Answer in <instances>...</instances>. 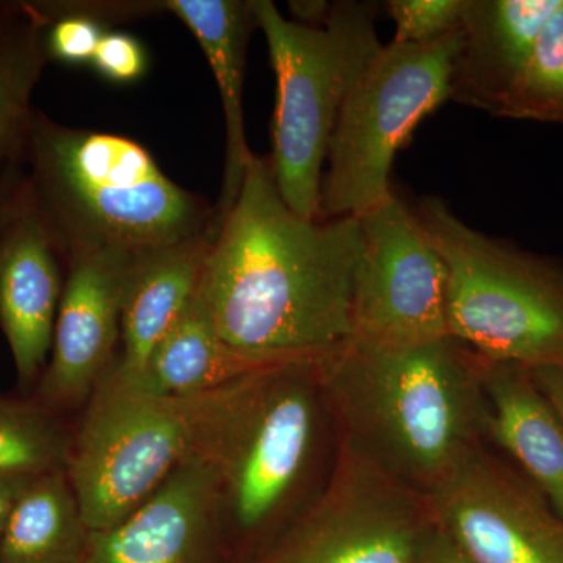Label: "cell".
I'll return each instance as SVG.
<instances>
[{
    "label": "cell",
    "mask_w": 563,
    "mask_h": 563,
    "mask_svg": "<svg viewBox=\"0 0 563 563\" xmlns=\"http://www.w3.org/2000/svg\"><path fill=\"white\" fill-rule=\"evenodd\" d=\"M221 514L217 474L190 454L135 512L90 532L84 563H207Z\"/></svg>",
    "instance_id": "4fadbf2b"
},
{
    "label": "cell",
    "mask_w": 563,
    "mask_h": 563,
    "mask_svg": "<svg viewBox=\"0 0 563 563\" xmlns=\"http://www.w3.org/2000/svg\"><path fill=\"white\" fill-rule=\"evenodd\" d=\"M90 529L66 470L40 474L18 499L2 537L0 563H84Z\"/></svg>",
    "instance_id": "ffe728a7"
},
{
    "label": "cell",
    "mask_w": 563,
    "mask_h": 563,
    "mask_svg": "<svg viewBox=\"0 0 563 563\" xmlns=\"http://www.w3.org/2000/svg\"><path fill=\"white\" fill-rule=\"evenodd\" d=\"M466 0H390L385 5L395 22L393 43H435L461 31Z\"/></svg>",
    "instance_id": "d4e9b609"
},
{
    "label": "cell",
    "mask_w": 563,
    "mask_h": 563,
    "mask_svg": "<svg viewBox=\"0 0 563 563\" xmlns=\"http://www.w3.org/2000/svg\"><path fill=\"white\" fill-rule=\"evenodd\" d=\"M33 477L35 476H25V474H0V537L9 523L18 499L32 483Z\"/></svg>",
    "instance_id": "83f0119b"
},
{
    "label": "cell",
    "mask_w": 563,
    "mask_h": 563,
    "mask_svg": "<svg viewBox=\"0 0 563 563\" xmlns=\"http://www.w3.org/2000/svg\"><path fill=\"white\" fill-rule=\"evenodd\" d=\"M166 11L184 22L209 62L220 90L225 122L224 174L214 203L211 233L220 232L243 187L254 157L244 129L243 85L247 43L257 27L252 0H165Z\"/></svg>",
    "instance_id": "e0dca14e"
},
{
    "label": "cell",
    "mask_w": 563,
    "mask_h": 563,
    "mask_svg": "<svg viewBox=\"0 0 563 563\" xmlns=\"http://www.w3.org/2000/svg\"><path fill=\"white\" fill-rule=\"evenodd\" d=\"M462 29V27H461ZM462 32L421 46L384 44L352 88L329 143L320 220L361 218L391 198L396 154L451 99Z\"/></svg>",
    "instance_id": "52a82bcc"
},
{
    "label": "cell",
    "mask_w": 563,
    "mask_h": 563,
    "mask_svg": "<svg viewBox=\"0 0 563 563\" xmlns=\"http://www.w3.org/2000/svg\"><path fill=\"white\" fill-rule=\"evenodd\" d=\"M277 77L274 184L295 213L320 220L322 168L347 96L383 49L374 2L340 0L320 27L287 20L269 0H252Z\"/></svg>",
    "instance_id": "5b68a950"
},
{
    "label": "cell",
    "mask_w": 563,
    "mask_h": 563,
    "mask_svg": "<svg viewBox=\"0 0 563 563\" xmlns=\"http://www.w3.org/2000/svg\"><path fill=\"white\" fill-rule=\"evenodd\" d=\"M562 0H466L451 99L503 117Z\"/></svg>",
    "instance_id": "9a60e30c"
},
{
    "label": "cell",
    "mask_w": 563,
    "mask_h": 563,
    "mask_svg": "<svg viewBox=\"0 0 563 563\" xmlns=\"http://www.w3.org/2000/svg\"><path fill=\"white\" fill-rule=\"evenodd\" d=\"M73 440L40 401L0 393V474L40 476L66 470Z\"/></svg>",
    "instance_id": "7402d4cb"
},
{
    "label": "cell",
    "mask_w": 563,
    "mask_h": 563,
    "mask_svg": "<svg viewBox=\"0 0 563 563\" xmlns=\"http://www.w3.org/2000/svg\"><path fill=\"white\" fill-rule=\"evenodd\" d=\"M43 22L27 2L0 9V163L21 157L33 110V91L44 66Z\"/></svg>",
    "instance_id": "44dd1931"
},
{
    "label": "cell",
    "mask_w": 563,
    "mask_h": 563,
    "mask_svg": "<svg viewBox=\"0 0 563 563\" xmlns=\"http://www.w3.org/2000/svg\"><path fill=\"white\" fill-rule=\"evenodd\" d=\"M448 269V332L487 362L563 357V268L476 231L440 198L413 210Z\"/></svg>",
    "instance_id": "8992f818"
},
{
    "label": "cell",
    "mask_w": 563,
    "mask_h": 563,
    "mask_svg": "<svg viewBox=\"0 0 563 563\" xmlns=\"http://www.w3.org/2000/svg\"><path fill=\"white\" fill-rule=\"evenodd\" d=\"M139 252L103 250L66 261L62 302L38 401L47 409L91 398L117 363L125 282Z\"/></svg>",
    "instance_id": "7c38bea8"
},
{
    "label": "cell",
    "mask_w": 563,
    "mask_h": 563,
    "mask_svg": "<svg viewBox=\"0 0 563 563\" xmlns=\"http://www.w3.org/2000/svg\"><path fill=\"white\" fill-rule=\"evenodd\" d=\"M191 453L190 398H163L111 368L88 399L66 466L87 528L121 523Z\"/></svg>",
    "instance_id": "ba28073f"
},
{
    "label": "cell",
    "mask_w": 563,
    "mask_h": 563,
    "mask_svg": "<svg viewBox=\"0 0 563 563\" xmlns=\"http://www.w3.org/2000/svg\"><path fill=\"white\" fill-rule=\"evenodd\" d=\"M487 435L498 443L563 518V420L532 369L484 361Z\"/></svg>",
    "instance_id": "ac0fdd59"
},
{
    "label": "cell",
    "mask_w": 563,
    "mask_h": 563,
    "mask_svg": "<svg viewBox=\"0 0 563 563\" xmlns=\"http://www.w3.org/2000/svg\"><path fill=\"white\" fill-rule=\"evenodd\" d=\"M435 532L428 495L342 444L324 490L254 563H418Z\"/></svg>",
    "instance_id": "9c48e42d"
},
{
    "label": "cell",
    "mask_w": 563,
    "mask_h": 563,
    "mask_svg": "<svg viewBox=\"0 0 563 563\" xmlns=\"http://www.w3.org/2000/svg\"><path fill=\"white\" fill-rule=\"evenodd\" d=\"M60 257L29 190L0 236V331L24 387L40 380L49 361L65 288Z\"/></svg>",
    "instance_id": "5bb4252c"
},
{
    "label": "cell",
    "mask_w": 563,
    "mask_h": 563,
    "mask_svg": "<svg viewBox=\"0 0 563 563\" xmlns=\"http://www.w3.org/2000/svg\"><path fill=\"white\" fill-rule=\"evenodd\" d=\"M358 220L365 254L351 340L410 344L450 335L446 263L415 211L393 195Z\"/></svg>",
    "instance_id": "30bf717a"
},
{
    "label": "cell",
    "mask_w": 563,
    "mask_h": 563,
    "mask_svg": "<svg viewBox=\"0 0 563 563\" xmlns=\"http://www.w3.org/2000/svg\"><path fill=\"white\" fill-rule=\"evenodd\" d=\"M32 201L65 262L143 252L210 231L214 206L169 179L139 141L33 111L21 152Z\"/></svg>",
    "instance_id": "3957f363"
},
{
    "label": "cell",
    "mask_w": 563,
    "mask_h": 563,
    "mask_svg": "<svg viewBox=\"0 0 563 563\" xmlns=\"http://www.w3.org/2000/svg\"><path fill=\"white\" fill-rule=\"evenodd\" d=\"M150 57L146 47L131 33L110 31L103 36L91 66L96 73L117 85H131L143 79Z\"/></svg>",
    "instance_id": "484cf974"
},
{
    "label": "cell",
    "mask_w": 563,
    "mask_h": 563,
    "mask_svg": "<svg viewBox=\"0 0 563 563\" xmlns=\"http://www.w3.org/2000/svg\"><path fill=\"white\" fill-rule=\"evenodd\" d=\"M29 196V179L21 157L7 162L0 173V236Z\"/></svg>",
    "instance_id": "4316f807"
},
{
    "label": "cell",
    "mask_w": 563,
    "mask_h": 563,
    "mask_svg": "<svg viewBox=\"0 0 563 563\" xmlns=\"http://www.w3.org/2000/svg\"><path fill=\"white\" fill-rule=\"evenodd\" d=\"M428 498L437 528L472 563H563V518L483 444Z\"/></svg>",
    "instance_id": "8fae6325"
},
{
    "label": "cell",
    "mask_w": 563,
    "mask_h": 563,
    "mask_svg": "<svg viewBox=\"0 0 563 563\" xmlns=\"http://www.w3.org/2000/svg\"><path fill=\"white\" fill-rule=\"evenodd\" d=\"M501 118L563 125V0L544 24Z\"/></svg>",
    "instance_id": "603a6c76"
},
{
    "label": "cell",
    "mask_w": 563,
    "mask_h": 563,
    "mask_svg": "<svg viewBox=\"0 0 563 563\" xmlns=\"http://www.w3.org/2000/svg\"><path fill=\"white\" fill-rule=\"evenodd\" d=\"M558 366H559V368H561V369H562V373H563V357H562L561 363H559V365H558Z\"/></svg>",
    "instance_id": "1f68e13d"
},
{
    "label": "cell",
    "mask_w": 563,
    "mask_h": 563,
    "mask_svg": "<svg viewBox=\"0 0 563 563\" xmlns=\"http://www.w3.org/2000/svg\"><path fill=\"white\" fill-rule=\"evenodd\" d=\"M533 377L563 420V373L559 366L532 368Z\"/></svg>",
    "instance_id": "4dcf8cb0"
},
{
    "label": "cell",
    "mask_w": 563,
    "mask_h": 563,
    "mask_svg": "<svg viewBox=\"0 0 563 563\" xmlns=\"http://www.w3.org/2000/svg\"><path fill=\"white\" fill-rule=\"evenodd\" d=\"M291 21L307 27H320L331 14L332 2L325 0H290Z\"/></svg>",
    "instance_id": "f1b7e54d"
},
{
    "label": "cell",
    "mask_w": 563,
    "mask_h": 563,
    "mask_svg": "<svg viewBox=\"0 0 563 563\" xmlns=\"http://www.w3.org/2000/svg\"><path fill=\"white\" fill-rule=\"evenodd\" d=\"M418 563H472L439 528Z\"/></svg>",
    "instance_id": "f546056e"
},
{
    "label": "cell",
    "mask_w": 563,
    "mask_h": 563,
    "mask_svg": "<svg viewBox=\"0 0 563 563\" xmlns=\"http://www.w3.org/2000/svg\"><path fill=\"white\" fill-rule=\"evenodd\" d=\"M43 22L47 60L80 66L92 62L96 51L111 29L81 13L76 0L27 2Z\"/></svg>",
    "instance_id": "cb8c5ba5"
},
{
    "label": "cell",
    "mask_w": 563,
    "mask_h": 563,
    "mask_svg": "<svg viewBox=\"0 0 563 563\" xmlns=\"http://www.w3.org/2000/svg\"><path fill=\"white\" fill-rule=\"evenodd\" d=\"M214 235L199 233L181 242L139 252L125 282L120 357L114 373L139 379L147 358L199 291Z\"/></svg>",
    "instance_id": "2e32d148"
},
{
    "label": "cell",
    "mask_w": 563,
    "mask_h": 563,
    "mask_svg": "<svg viewBox=\"0 0 563 563\" xmlns=\"http://www.w3.org/2000/svg\"><path fill=\"white\" fill-rule=\"evenodd\" d=\"M363 254L358 218L299 217L280 198L269 158L254 155L211 244L199 295L236 350L321 357L352 339Z\"/></svg>",
    "instance_id": "6da1fadb"
},
{
    "label": "cell",
    "mask_w": 563,
    "mask_h": 563,
    "mask_svg": "<svg viewBox=\"0 0 563 563\" xmlns=\"http://www.w3.org/2000/svg\"><path fill=\"white\" fill-rule=\"evenodd\" d=\"M288 361L296 358L265 357L231 346L214 328L198 291L131 385L163 398H188Z\"/></svg>",
    "instance_id": "d6986e66"
},
{
    "label": "cell",
    "mask_w": 563,
    "mask_h": 563,
    "mask_svg": "<svg viewBox=\"0 0 563 563\" xmlns=\"http://www.w3.org/2000/svg\"><path fill=\"white\" fill-rule=\"evenodd\" d=\"M483 366L451 335L410 344L350 340L321 358L320 385L342 444L429 495L487 435Z\"/></svg>",
    "instance_id": "7a4b0ae2"
},
{
    "label": "cell",
    "mask_w": 563,
    "mask_h": 563,
    "mask_svg": "<svg viewBox=\"0 0 563 563\" xmlns=\"http://www.w3.org/2000/svg\"><path fill=\"white\" fill-rule=\"evenodd\" d=\"M2 3H3V2H0V9H2Z\"/></svg>",
    "instance_id": "d6a6232c"
},
{
    "label": "cell",
    "mask_w": 563,
    "mask_h": 563,
    "mask_svg": "<svg viewBox=\"0 0 563 563\" xmlns=\"http://www.w3.org/2000/svg\"><path fill=\"white\" fill-rule=\"evenodd\" d=\"M322 357L276 363L188 396L191 454L217 474L222 512L243 531L268 525L306 474L324 401Z\"/></svg>",
    "instance_id": "277c9868"
}]
</instances>
